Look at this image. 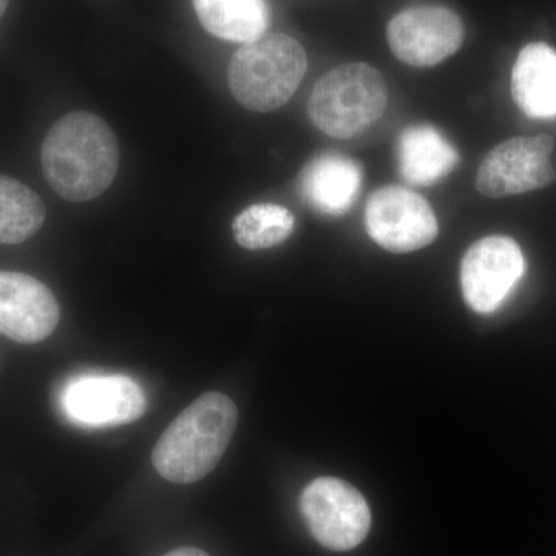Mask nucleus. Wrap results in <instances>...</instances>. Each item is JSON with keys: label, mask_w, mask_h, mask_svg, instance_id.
Masks as SVG:
<instances>
[{"label": "nucleus", "mask_w": 556, "mask_h": 556, "mask_svg": "<svg viewBox=\"0 0 556 556\" xmlns=\"http://www.w3.org/2000/svg\"><path fill=\"white\" fill-rule=\"evenodd\" d=\"M164 556H208L206 552L201 551V548L197 547H179L175 548V551L169 552Z\"/></svg>", "instance_id": "nucleus-18"}, {"label": "nucleus", "mask_w": 556, "mask_h": 556, "mask_svg": "<svg viewBox=\"0 0 556 556\" xmlns=\"http://www.w3.org/2000/svg\"><path fill=\"white\" fill-rule=\"evenodd\" d=\"M365 226L380 248L393 254L419 251L437 240L439 225L422 197L399 186L378 189L367 203Z\"/></svg>", "instance_id": "nucleus-7"}, {"label": "nucleus", "mask_w": 556, "mask_h": 556, "mask_svg": "<svg viewBox=\"0 0 556 556\" xmlns=\"http://www.w3.org/2000/svg\"><path fill=\"white\" fill-rule=\"evenodd\" d=\"M300 508L321 546L346 552L364 543L371 529L367 500L339 478H317L303 490Z\"/></svg>", "instance_id": "nucleus-5"}, {"label": "nucleus", "mask_w": 556, "mask_h": 556, "mask_svg": "<svg viewBox=\"0 0 556 556\" xmlns=\"http://www.w3.org/2000/svg\"><path fill=\"white\" fill-rule=\"evenodd\" d=\"M204 30L229 42L263 38L270 24L268 0H193Z\"/></svg>", "instance_id": "nucleus-15"}, {"label": "nucleus", "mask_w": 556, "mask_h": 556, "mask_svg": "<svg viewBox=\"0 0 556 556\" xmlns=\"http://www.w3.org/2000/svg\"><path fill=\"white\" fill-rule=\"evenodd\" d=\"M119 144L108 123L89 112H72L53 124L40 149L43 177L72 203L100 197L119 170Z\"/></svg>", "instance_id": "nucleus-1"}, {"label": "nucleus", "mask_w": 556, "mask_h": 556, "mask_svg": "<svg viewBox=\"0 0 556 556\" xmlns=\"http://www.w3.org/2000/svg\"><path fill=\"white\" fill-rule=\"evenodd\" d=\"M387 40L399 61L412 67H434L464 42V24L455 11L422 5L401 11L387 27Z\"/></svg>", "instance_id": "nucleus-8"}, {"label": "nucleus", "mask_w": 556, "mask_h": 556, "mask_svg": "<svg viewBox=\"0 0 556 556\" xmlns=\"http://www.w3.org/2000/svg\"><path fill=\"white\" fill-rule=\"evenodd\" d=\"M525 269L521 248L508 237H485L471 244L460 263L467 305L478 314L493 313L517 287Z\"/></svg>", "instance_id": "nucleus-9"}, {"label": "nucleus", "mask_w": 556, "mask_h": 556, "mask_svg": "<svg viewBox=\"0 0 556 556\" xmlns=\"http://www.w3.org/2000/svg\"><path fill=\"white\" fill-rule=\"evenodd\" d=\"M511 97L529 118H556L555 49L535 42L519 51L511 70Z\"/></svg>", "instance_id": "nucleus-13"}, {"label": "nucleus", "mask_w": 556, "mask_h": 556, "mask_svg": "<svg viewBox=\"0 0 556 556\" xmlns=\"http://www.w3.org/2000/svg\"><path fill=\"white\" fill-rule=\"evenodd\" d=\"M554 149V138L548 135L517 137L501 142L479 164V193L489 199H504L547 188L556 179L551 161Z\"/></svg>", "instance_id": "nucleus-6"}, {"label": "nucleus", "mask_w": 556, "mask_h": 556, "mask_svg": "<svg viewBox=\"0 0 556 556\" xmlns=\"http://www.w3.org/2000/svg\"><path fill=\"white\" fill-rule=\"evenodd\" d=\"M397 169L409 185L430 186L447 177L459 163V153L433 126L417 124L397 139Z\"/></svg>", "instance_id": "nucleus-14"}, {"label": "nucleus", "mask_w": 556, "mask_h": 556, "mask_svg": "<svg viewBox=\"0 0 556 556\" xmlns=\"http://www.w3.org/2000/svg\"><path fill=\"white\" fill-rule=\"evenodd\" d=\"M47 208L35 190L0 175V244H21L39 232Z\"/></svg>", "instance_id": "nucleus-16"}, {"label": "nucleus", "mask_w": 556, "mask_h": 556, "mask_svg": "<svg viewBox=\"0 0 556 556\" xmlns=\"http://www.w3.org/2000/svg\"><path fill=\"white\" fill-rule=\"evenodd\" d=\"M362 178L364 170L356 160L340 153H321L303 169L300 192L317 214L340 217L357 200Z\"/></svg>", "instance_id": "nucleus-12"}, {"label": "nucleus", "mask_w": 556, "mask_h": 556, "mask_svg": "<svg viewBox=\"0 0 556 556\" xmlns=\"http://www.w3.org/2000/svg\"><path fill=\"white\" fill-rule=\"evenodd\" d=\"M62 408L80 427H119L144 415L148 399L129 376L87 375L65 387Z\"/></svg>", "instance_id": "nucleus-10"}, {"label": "nucleus", "mask_w": 556, "mask_h": 556, "mask_svg": "<svg viewBox=\"0 0 556 556\" xmlns=\"http://www.w3.org/2000/svg\"><path fill=\"white\" fill-rule=\"evenodd\" d=\"M239 422L232 399L211 391L179 413L152 452L161 477L192 484L207 477L228 450Z\"/></svg>", "instance_id": "nucleus-2"}, {"label": "nucleus", "mask_w": 556, "mask_h": 556, "mask_svg": "<svg viewBox=\"0 0 556 556\" xmlns=\"http://www.w3.org/2000/svg\"><path fill=\"white\" fill-rule=\"evenodd\" d=\"M232 229L241 248L262 251L285 243L294 232L295 218L287 207L260 203L240 212L233 219Z\"/></svg>", "instance_id": "nucleus-17"}, {"label": "nucleus", "mask_w": 556, "mask_h": 556, "mask_svg": "<svg viewBox=\"0 0 556 556\" xmlns=\"http://www.w3.org/2000/svg\"><path fill=\"white\" fill-rule=\"evenodd\" d=\"M306 68L308 58L302 43L280 33L265 35L243 43L230 60V93L252 112H274L291 100Z\"/></svg>", "instance_id": "nucleus-3"}, {"label": "nucleus", "mask_w": 556, "mask_h": 556, "mask_svg": "<svg viewBox=\"0 0 556 556\" xmlns=\"http://www.w3.org/2000/svg\"><path fill=\"white\" fill-rule=\"evenodd\" d=\"M53 292L28 274L0 270V334L31 345L49 339L60 324Z\"/></svg>", "instance_id": "nucleus-11"}, {"label": "nucleus", "mask_w": 556, "mask_h": 556, "mask_svg": "<svg viewBox=\"0 0 556 556\" xmlns=\"http://www.w3.org/2000/svg\"><path fill=\"white\" fill-rule=\"evenodd\" d=\"M9 3L10 0H0V17H2L3 13L9 9Z\"/></svg>", "instance_id": "nucleus-19"}, {"label": "nucleus", "mask_w": 556, "mask_h": 556, "mask_svg": "<svg viewBox=\"0 0 556 556\" xmlns=\"http://www.w3.org/2000/svg\"><path fill=\"white\" fill-rule=\"evenodd\" d=\"M388 91L378 68L365 62L339 65L318 79L308 115L328 137L348 139L364 134L386 113Z\"/></svg>", "instance_id": "nucleus-4"}]
</instances>
